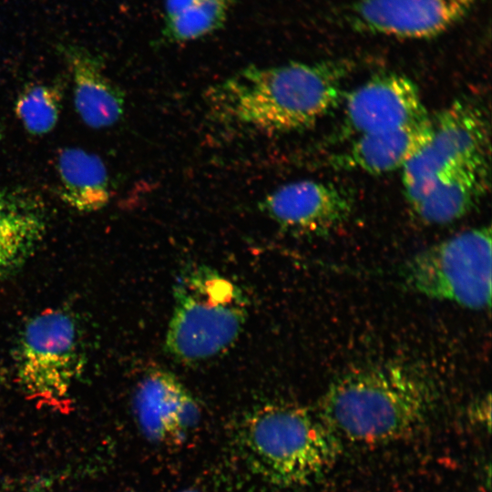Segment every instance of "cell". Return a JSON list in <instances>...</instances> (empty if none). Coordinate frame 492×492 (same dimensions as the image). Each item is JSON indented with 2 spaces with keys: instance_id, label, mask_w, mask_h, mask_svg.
I'll use <instances>...</instances> for the list:
<instances>
[{
  "instance_id": "21",
  "label": "cell",
  "mask_w": 492,
  "mask_h": 492,
  "mask_svg": "<svg viewBox=\"0 0 492 492\" xmlns=\"http://www.w3.org/2000/svg\"><path fill=\"white\" fill-rule=\"evenodd\" d=\"M0 384H1V374H0Z\"/></svg>"
},
{
  "instance_id": "2",
  "label": "cell",
  "mask_w": 492,
  "mask_h": 492,
  "mask_svg": "<svg viewBox=\"0 0 492 492\" xmlns=\"http://www.w3.org/2000/svg\"><path fill=\"white\" fill-rule=\"evenodd\" d=\"M435 402L433 384L417 371L400 364L373 365L333 380L317 414L340 440L377 444L418 426Z\"/></svg>"
},
{
  "instance_id": "6",
  "label": "cell",
  "mask_w": 492,
  "mask_h": 492,
  "mask_svg": "<svg viewBox=\"0 0 492 492\" xmlns=\"http://www.w3.org/2000/svg\"><path fill=\"white\" fill-rule=\"evenodd\" d=\"M83 364L77 327L66 312L45 311L24 327L15 352L16 375L37 405L68 410L70 392Z\"/></svg>"
},
{
  "instance_id": "19",
  "label": "cell",
  "mask_w": 492,
  "mask_h": 492,
  "mask_svg": "<svg viewBox=\"0 0 492 492\" xmlns=\"http://www.w3.org/2000/svg\"><path fill=\"white\" fill-rule=\"evenodd\" d=\"M182 492H198V491H195V490H185V491H182Z\"/></svg>"
},
{
  "instance_id": "13",
  "label": "cell",
  "mask_w": 492,
  "mask_h": 492,
  "mask_svg": "<svg viewBox=\"0 0 492 492\" xmlns=\"http://www.w3.org/2000/svg\"><path fill=\"white\" fill-rule=\"evenodd\" d=\"M45 203L22 188L0 187V277L17 271L46 231Z\"/></svg>"
},
{
  "instance_id": "7",
  "label": "cell",
  "mask_w": 492,
  "mask_h": 492,
  "mask_svg": "<svg viewBox=\"0 0 492 492\" xmlns=\"http://www.w3.org/2000/svg\"><path fill=\"white\" fill-rule=\"evenodd\" d=\"M432 127L428 142L401 169L411 206L454 171L488 161V122L477 104L454 101L432 118Z\"/></svg>"
},
{
  "instance_id": "11",
  "label": "cell",
  "mask_w": 492,
  "mask_h": 492,
  "mask_svg": "<svg viewBox=\"0 0 492 492\" xmlns=\"http://www.w3.org/2000/svg\"><path fill=\"white\" fill-rule=\"evenodd\" d=\"M134 411L144 436L166 446L186 441L200 419L199 404L191 393L162 369H152L141 379L135 392Z\"/></svg>"
},
{
  "instance_id": "10",
  "label": "cell",
  "mask_w": 492,
  "mask_h": 492,
  "mask_svg": "<svg viewBox=\"0 0 492 492\" xmlns=\"http://www.w3.org/2000/svg\"><path fill=\"white\" fill-rule=\"evenodd\" d=\"M259 208L286 231L322 236L348 220L353 200L331 182L301 179L267 194L259 202Z\"/></svg>"
},
{
  "instance_id": "17",
  "label": "cell",
  "mask_w": 492,
  "mask_h": 492,
  "mask_svg": "<svg viewBox=\"0 0 492 492\" xmlns=\"http://www.w3.org/2000/svg\"><path fill=\"white\" fill-rule=\"evenodd\" d=\"M236 0H197L178 15L164 19L161 44H179L203 37L220 29Z\"/></svg>"
},
{
  "instance_id": "5",
  "label": "cell",
  "mask_w": 492,
  "mask_h": 492,
  "mask_svg": "<svg viewBox=\"0 0 492 492\" xmlns=\"http://www.w3.org/2000/svg\"><path fill=\"white\" fill-rule=\"evenodd\" d=\"M405 288L471 310L491 304V230L459 232L417 252L400 267Z\"/></svg>"
},
{
  "instance_id": "4",
  "label": "cell",
  "mask_w": 492,
  "mask_h": 492,
  "mask_svg": "<svg viewBox=\"0 0 492 492\" xmlns=\"http://www.w3.org/2000/svg\"><path fill=\"white\" fill-rule=\"evenodd\" d=\"M173 295L165 345L184 363L204 361L226 350L248 318L242 290L205 265L187 266L177 278Z\"/></svg>"
},
{
  "instance_id": "14",
  "label": "cell",
  "mask_w": 492,
  "mask_h": 492,
  "mask_svg": "<svg viewBox=\"0 0 492 492\" xmlns=\"http://www.w3.org/2000/svg\"><path fill=\"white\" fill-rule=\"evenodd\" d=\"M66 60L73 82L75 108L92 128H109L125 111V95L103 72L100 62L77 49H68Z\"/></svg>"
},
{
  "instance_id": "1",
  "label": "cell",
  "mask_w": 492,
  "mask_h": 492,
  "mask_svg": "<svg viewBox=\"0 0 492 492\" xmlns=\"http://www.w3.org/2000/svg\"><path fill=\"white\" fill-rule=\"evenodd\" d=\"M354 68L348 58L251 65L211 86L206 98L222 123L265 134L302 131L338 106Z\"/></svg>"
},
{
  "instance_id": "8",
  "label": "cell",
  "mask_w": 492,
  "mask_h": 492,
  "mask_svg": "<svg viewBox=\"0 0 492 492\" xmlns=\"http://www.w3.org/2000/svg\"><path fill=\"white\" fill-rule=\"evenodd\" d=\"M478 0H354L341 14L354 31L403 39L440 36L461 21Z\"/></svg>"
},
{
  "instance_id": "15",
  "label": "cell",
  "mask_w": 492,
  "mask_h": 492,
  "mask_svg": "<svg viewBox=\"0 0 492 492\" xmlns=\"http://www.w3.org/2000/svg\"><path fill=\"white\" fill-rule=\"evenodd\" d=\"M60 199L81 212L106 207L112 195L109 174L96 154L77 147L59 150L56 162Z\"/></svg>"
},
{
  "instance_id": "20",
  "label": "cell",
  "mask_w": 492,
  "mask_h": 492,
  "mask_svg": "<svg viewBox=\"0 0 492 492\" xmlns=\"http://www.w3.org/2000/svg\"><path fill=\"white\" fill-rule=\"evenodd\" d=\"M1 139H2V130H1V128H0V142H1Z\"/></svg>"
},
{
  "instance_id": "12",
  "label": "cell",
  "mask_w": 492,
  "mask_h": 492,
  "mask_svg": "<svg viewBox=\"0 0 492 492\" xmlns=\"http://www.w3.org/2000/svg\"><path fill=\"white\" fill-rule=\"evenodd\" d=\"M432 129L427 115L398 128L357 136L330 159V164L374 175L402 169L425 146Z\"/></svg>"
},
{
  "instance_id": "18",
  "label": "cell",
  "mask_w": 492,
  "mask_h": 492,
  "mask_svg": "<svg viewBox=\"0 0 492 492\" xmlns=\"http://www.w3.org/2000/svg\"><path fill=\"white\" fill-rule=\"evenodd\" d=\"M62 99L60 84H30L18 95L15 113L28 133L45 135L58 121Z\"/></svg>"
},
{
  "instance_id": "3",
  "label": "cell",
  "mask_w": 492,
  "mask_h": 492,
  "mask_svg": "<svg viewBox=\"0 0 492 492\" xmlns=\"http://www.w3.org/2000/svg\"><path fill=\"white\" fill-rule=\"evenodd\" d=\"M239 450L253 473L280 487L309 484L336 461L341 440L317 413L292 404H266L237 429Z\"/></svg>"
},
{
  "instance_id": "16",
  "label": "cell",
  "mask_w": 492,
  "mask_h": 492,
  "mask_svg": "<svg viewBox=\"0 0 492 492\" xmlns=\"http://www.w3.org/2000/svg\"><path fill=\"white\" fill-rule=\"evenodd\" d=\"M488 184V161L465 166L438 182L411 207L425 223H450L467 215L477 206Z\"/></svg>"
},
{
  "instance_id": "9",
  "label": "cell",
  "mask_w": 492,
  "mask_h": 492,
  "mask_svg": "<svg viewBox=\"0 0 492 492\" xmlns=\"http://www.w3.org/2000/svg\"><path fill=\"white\" fill-rule=\"evenodd\" d=\"M427 111L416 84L405 75H375L345 97L343 130L354 138L406 126Z\"/></svg>"
}]
</instances>
